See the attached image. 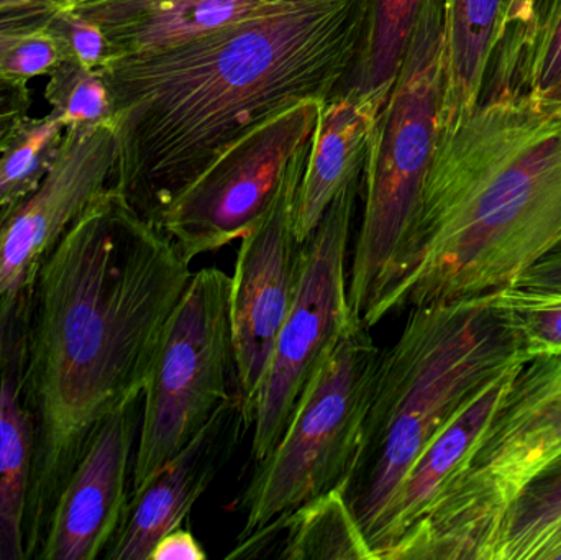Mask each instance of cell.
Returning a JSON list of instances; mask_svg holds the SVG:
<instances>
[{
	"label": "cell",
	"instance_id": "28",
	"mask_svg": "<svg viewBox=\"0 0 561 560\" xmlns=\"http://www.w3.org/2000/svg\"><path fill=\"white\" fill-rule=\"evenodd\" d=\"M559 82H561V7L549 32L530 58L520 84L519 98L540 99Z\"/></svg>",
	"mask_w": 561,
	"mask_h": 560
},
{
	"label": "cell",
	"instance_id": "16",
	"mask_svg": "<svg viewBox=\"0 0 561 560\" xmlns=\"http://www.w3.org/2000/svg\"><path fill=\"white\" fill-rule=\"evenodd\" d=\"M302 2L307 0H72L69 9L102 30L115 59L168 48Z\"/></svg>",
	"mask_w": 561,
	"mask_h": 560
},
{
	"label": "cell",
	"instance_id": "20",
	"mask_svg": "<svg viewBox=\"0 0 561 560\" xmlns=\"http://www.w3.org/2000/svg\"><path fill=\"white\" fill-rule=\"evenodd\" d=\"M503 0H445V85L438 130L467 117L483 92Z\"/></svg>",
	"mask_w": 561,
	"mask_h": 560
},
{
	"label": "cell",
	"instance_id": "3",
	"mask_svg": "<svg viewBox=\"0 0 561 560\" xmlns=\"http://www.w3.org/2000/svg\"><path fill=\"white\" fill-rule=\"evenodd\" d=\"M561 247V108L480 102L438 130L401 255L363 325L494 295Z\"/></svg>",
	"mask_w": 561,
	"mask_h": 560
},
{
	"label": "cell",
	"instance_id": "23",
	"mask_svg": "<svg viewBox=\"0 0 561 560\" xmlns=\"http://www.w3.org/2000/svg\"><path fill=\"white\" fill-rule=\"evenodd\" d=\"M424 0H375L365 53L343 91L388 101Z\"/></svg>",
	"mask_w": 561,
	"mask_h": 560
},
{
	"label": "cell",
	"instance_id": "21",
	"mask_svg": "<svg viewBox=\"0 0 561 560\" xmlns=\"http://www.w3.org/2000/svg\"><path fill=\"white\" fill-rule=\"evenodd\" d=\"M561 559V457L511 506L477 560Z\"/></svg>",
	"mask_w": 561,
	"mask_h": 560
},
{
	"label": "cell",
	"instance_id": "8",
	"mask_svg": "<svg viewBox=\"0 0 561 560\" xmlns=\"http://www.w3.org/2000/svg\"><path fill=\"white\" fill-rule=\"evenodd\" d=\"M232 276L207 266L191 276L161 342L141 401L130 495L173 459L226 403L233 375Z\"/></svg>",
	"mask_w": 561,
	"mask_h": 560
},
{
	"label": "cell",
	"instance_id": "11",
	"mask_svg": "<svg viewBox=\"0 0 561 560\" xmlns=\"http://www.w3.org/2000/svg\"><path fill=\"white\" fill-rule=\"evenodd\" d=\"M310 144L293 158L272 206L263 219L240 239L242 245L237 253L230 285L233 393L249 431L255 424L256 408L276 339L299 286L302 242L294 230V210Z\"/></svg>",
	"mask_w": 561,
	"mask_h": 560
},
{
	"label": "cell",
	"instance_id": "24",
	"mask_svg": "<svg viewBox=\"0 0 561 560\" xmlns=\"http://www.w3.org/2000/svg\"><path fill=\"white\" fill-rule=\"evenodd\" d=\"M66 128L49 112L26 118L9 147L0 155V209L32 194L55 164Z\"/></svg>",
	"mask_w": 561,
	"mask_h": 560
},
{
	"label": "cell",
	"instance_id": "17",
	"mask_svg": "<svg viewBox=\"0 0 561 560\" xmlns=\"http://www.w3.org/2000/svg\"><path fill=\"white\" fill-rule=\"evenodd\" d=\"M526 362L511 365L488 381L412 464L368 538L376 560H381L382 555L424 516L445 483L490 427L517 372Z\"/></svg>",
	"mask_w": 561,
	"mask_h": 560
},
{
	"label": "cell",
	"instance_id": "29",
	"mask_svg": "<svg viewBox=\"0 0 561 560\" xmlns=\"http://www.w3.org/2000/svg\"><path fill=\"white\" fill-rule=\"evenodd\" d=\"M32 107L28 81L0 72V155L9 147Z\"/></svg>",
	"mask_w": 561,
	"mask_h": 560
},
{
	"label": "cell",
	"instance_id": "14",
	"mask_svg": "<svg viewBox=\"0 0 561 560\" xmlns=\"http://www.w3.org/2000/svg\"><path fill=\"white\" fill-rule=\"evenodd\" d=\"M236 393L217 408L203 430L128 499L121 528L104 560H150L154 546L183 526L197 500L230 462L247 434Z\"/></svg>",
	"mask_w": 561,
	"mask_h": 560
},
{
	"label": "cell",
	"instance_id": "15",
	"mask_svg": "<svg viewBox=\"0 0 561 560\" xmlns=\"http://www.w3.org/2000/svg\"><path fill=\"white\" fill-rule=\"evenodd\" d=\"M32 286L0 296V560H26L23 519L35 453L25 380Z\"/></svg>",
	"mask_w": 561,
	"mask_h": 560
},
{
	"label": "cell",
	"instance_id": "7",
	"mask_svg": "<svg viewBox=\"0 0 561 560\" xmlns=\"http://www.w3.org/2000/svg\"><path fill=\"white\" fill-rule=\"evenodd\" d=\"M379 357L363 324L336 342L307 384L279 443L256 462L240 500L245 513L240 539L342 485L362 439Z\"/></svg>",
	"mask_w": 561,
	"mask_h": 560
},
{
	"label": "cell",
	"instance_id": "35",
	"mask_svg": "<svg viewBox=\"0 0 561 560\" xmlns=\"http://www.w3.org/2000/svg\"><path fill=\"white\" fill-rule=\"evenodd\" d=\"M559 298H561V295H559Z\"/></svg>",
	"mask_w": 561,
	"mask_h": 560
},
{
	"label": "cell",
	"instance_id": "18",
	"mask_svg": "<svg viewBox=\"0 0 561 560\" xmlns=\"http://www.w3.org/2000/svg\"><path fill=\"white\" fill-rule=\"evenodd\" d=\"M386 102L342 91L323 104L297 190L294 230L306 242L336 194L363 176Z\"/></svg>",
	"mask_w": 561,
	"mask_h": 560
},
{
	"label": "cell",
	"instance_id": "25",
	"mask_svg": "<svg viewBox=\"0 0 561 560\" xmlns=\"http://www.w3.org/2000/svg\"><path fill=\"white\" fill-rule=\"evenodd\" d=\"M45 98L66 130L112 124L111 94L99 69L62 61L48 76Z\"/></svg>",
	"mask_w": 561,
	"mask_h": 560
},
{
	"label": "cell",
	"instance_id": "31",
	"mask_svg": "<svg viewBox=\"0 0 561 560\" xmlns=\"http://www.w3.org/2000/svg\"><path fill=\"white\" fill-rule=\"evenodd\" d=\"M511 289L536 295L561 293V247L527 270Z\"/></svg>",
	"mask_w": 561,
	"mask_h": 560
},
{
	"label": "cell",
	"instance_id": "30",
	"mask_svg": "<svg viewBox=\"0 0 561 560\" xmlns=\"http://www.w3.org/2000/svg\"><path fill=\"white\" fill-rule=\"evenodd\" d=\"M59 7L25 5L0 10V61L23 36L45 28Z\"/></svg>",
	"mask_w": 561,
	"mask_h": 560
},
{
	"label": "cell",
	"instance_id": "13",
	"mask_svg": "<svg viewBox=\"0 0 561 560\" xmlns=\"http://www.w3.org/2000/svg\"><path fill=\"white\" fill-rule=\"evenodd\" d=\"M141 401L144 397L115 411L89 441L56 500L36 560H98L107 551L130 499Z\"/></svg>",
	"mask_w": 561,
	"mask_h": 560
},
{
	"label": "cell",
	"instance_id": "1",
	"mask_svg": "<svg viewBox=\"0 0 561 560\" xmlns=\"http://www.w3.org/2000/svg\"><path fill=\"white\" fill-rule=\"evenodd\" d=\"M190 263L108 186L43 260L32 286L26 393L35 453L26 560L98 427L144 397Z\"/></svg>",
	"mask_w": 561,
	"mask_h": 560
},
{
	"label": "cell",
	"instance_id": "22",
	"mask_svg": "<svg viewBox=\"0 0 561 560\" xmlns=\"http://www.w3.org/2000/svg\"><path fill=\"white\" fill-rule=\"evenodd\" d=\"M561 0H503L484 78L483 98L513 99L530 58L559 13Z\"/></svg>",
	"mask_w": 561,
	"mask_h": 560
},
{
	"label": "cell",
	"instance_id": "34",
	"mask_svg": "<svg viewBox=\"0 0 561 560\" xmlns=\"http://www.w3.org/2000/svg\"><path fill=\"white\" fill-rule=\"evenodd\" d=\"M539 101L543 102V104L552 105V107L561 108V82H559L556 88L550 89V91L547 92L546 95H542Z\"/></svg>",
	"mask_w": 561,
	"mask_h": 560
},
{
	"label": "cell",
	"instance_id": "5",
	"mask_svg": "<svg viewBox=\"0 0 561 560\" xmlns=\"http://www.w3.org/2000/svg\"><path fill=\"white\" fill-rule=\"evenodd\" d=\"M561 457V351L529 358L474 449L382 560H477L520 493Z\"/></svg>",
	"mask_w": 561,
	"mask_h": 560
},
{
	"label": "cell",
	"instance_id": "32",
	"mask_svg": "<svg viewBox=\"0 0 561 560\" xmlns=\"http://www.w3.org/2000/svg\"><path fill=\"white\" fill-rule=\"evenodd\" d=\"M203 546L196 541L193 533L183 526L164 535L154 546L150 560H206Z\"/></svg>",
	"mask_w": 561,
	"mask_h": 560
},
{
	"label": "cell",
	"instance_id": "26",
	"mask_svg": "<svg viewBox=\"0 0 561 560\" xmlns=\"http://www.w3.org/2000/svg\"><path fill=\"white\" fill-rule=\"evenodd\" d=\"M45 28L58 45L62 61L101 69L112 59L111 45L102 30L69 7L58 10Z\"/></svg>",
	"mask_w": 561,
	"mask_h": 560
},
{
	"label": "cell",
	"instance_id": "6",
	"mask_svg": "<svg viewBox=\"0 0 561 560\" xmlns=\"http://www.w3.org/2000/svg\"><path fill=\"white\" fill-rule=\"evenodd\" d=\"M445 85V0H424L363 168L362 226L348 302L362 322L385 288L414 219L438 137Z\"/></svg>",
	"mask_w": 561,
	"mask_h": 560
},
{
	"label": "cell",
	"instance_id": "19",
	"mask_svg": "<svg viewBox=\"0 0 561 560\" xmlns=\"http://www.w3.org/2000/svg\"><path fill=\"white\" fill-rule=\"evenodd\" d=\"M278 538L280 549L276 558L283 560H376L339 487L240 539L227 559L256 558L263 546Z\"/></svg>",
	"mask_w": 561,
	"mask_h": 560
},
{
	"label": "cell",
	"instance_id": "12",
	"mask_svg": "<svg viewBox=\"0 0 561 560\" xmlns=\"http://www.w3.org/2000/svg\"><path fill=\"white\" fill-rule=\"evenodd\" d=\"M114 125L68 128L45 180L0 209V296L28 288L69 227L111 186Z\"/></svg>",
	"mask_w": 561,
	"mask_h": 560
},
{
	"label": "cell",
	"instance_id": "9",
	"mask_svg": "<svg viewBox=\"0 0 561 560\" xmlns=\"http://www.w3.org/2000/svg\"><path fill=\"white\" fill-rule=\"evenodd\" d=\"M363 176L343 187L302 243L299 286L276 339L253 424L252 459L262 462L283 437L317 368L352 325L350 239Z\"/></svg>",
	"mask_w": 561,
	"mask_h": 560
},
{
	"label": "cell",
	"instance_id": "33",
	"mask_svg": "<svg viewBox=\"0 0 561 560\" xmlns=\"http://www.w3.org/2000/svg\"><path fill=\"white\" fill-rule=\"evenodd\" d=\"M71 3L72 0H0V10L25 5H53L59 7V9H68Z\"/></svg>",
	"mask_w": 561,
	"mask_h": 560
},
{
	"label": "cell",
	"instance_id": "10",
	"mask_svg": "<svg viewBox=\"0 0 561 560\" xmlns=\"http://www.w3.org/2000/svg\"><path fill=\"white\" fill-rule=\"evenodd\" d=\"M322 107L300 102L250 132L151 226L187 263L245 237L272 206L293 158L312 140Z\"/></svg>",
	"mask_w": 561,
	"mask_h": 560
},
{
	"label": "cell",
	"instance_id": "2",
	"mask_svg": "<svg viewBox=\"0 0 561 560\" xmlns=\"http://www.w3.org/2000/svg\"><path fill=\"white\" fill-rule=\"evenodd\" d=\"M375 0H307L99 69L115 132L111 187L153 222L227 150L348 85Z\"/></svg>",
	"mask_w": 561,
	"mask_h": 560
},
{
	"label": "cell",
	"instance_id": "4",
	"mask_svg": "<svg viewBox=\"0 0 561 560\" xmlns=\"http://www.w3.org/2000/svg\"><path fill=\"white\" fill-rule=\"evenodd\" d=\"M523 361V341L490 295L412 308L401 338L381 352L362 439L339 487L366 539L432 439Z\"/></svg>",
	"mask_w": 561,
	"mask_h": 560
},
{
	"label": "cell",
	"instance_id": "27",
	"mask_svg": "<svg viewBox=\"0 0 561 560\" xmlns=\"http://www.w3.org/2000/svg\"><path fill=\"white\" fill-rule=\"evenodd\" d=\"M61 62L58 45L46 28H42L23 36L5 53L0 61V72L30 81L36 76L51 75Z\"/></svg>",
	"mask_w": 561,
	"mask_h": 560
}]
</instances>
